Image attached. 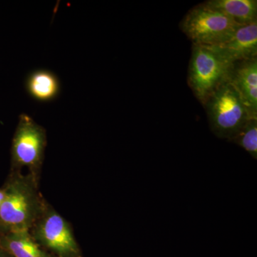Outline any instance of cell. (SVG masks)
Here are the masks:
<instances>
[{
    "label": "cell",
    "mask_w": 257,
    "mask_h": 257,
    "mask_svg": "<svg viewBox=\"0 0 257 257\" xmlns=\"http://www.w3.org/2000/svg\"><path fill=\"white\" fill-rule=\"evenodd\" d=\"M34 176L14 170L3 187L5 199L0 207V232L30 231L41 215L45 206Z\"/></svg>",
    "instance_id": "6da1fadb"
},
{
    "label": "cell",
    "mask_w": 257,
    "mask_h": 257,
    "mask_svg": "<svg viewBox=\"0 0 257 257\" xmlns=\"http://www.w3.org/2000/svg\"><path fill=\"white\" fill-rule=\"evenodd\" d=\"M233 66L210 47L193 45L188 84L202 105L218 88L230 80Z\"/></svg>",
    "instance_id": "7a4b0ae2"
},
{
    "label": "cell",
    "mask_w": 257,
    "mask_h": 257,
    "mask_svg": "<svg viewBox=\"0 0 257 257\" xmlns=\"http://www.w3.org/2000/svg\"><path fill=\"white\" fill-rule=\"evenodd\" d=\"M211 131L218 138L230 139L252 116L231 81L213 93L204 105Z\"/></svg>",
    "instance_id": "3957f363"
},
{
    "label": "cell",
    "mask_w": 257,
    "mask_h": 257,
    "mask_svg": "<svg viewBox=\"0 0 257 257\" xmlns=\"http://www.w3.org/2000/svg\"><path fill=\"white\" fill-rule=\"evenodd\" d=\"M239 27L204 3L189 10L180 24L181 30L193 45L205 47L216 46L226 41Z\"/></svg>",
    "instance_id": "277c9868"
},
{
    "label": "cell",
    "mask_w": 257,
    "mask_h": 257,
    "mask_svg": "<svg viewBox=\"0 0 257 257\" xmlns=\"http://www.w3.org/2000/svg\"><path fill=\"white\" fill-rule=\"evenodd\" d=\"M46 145L45 128L28 114H20L12 144L13 170L18 171L27 167L31 171V175H36L41 167Z\"/></svg>",
    "instance_id": "5b68a950"
},
{
    "label": "cell",
    "mask_w": 257,
    "mask_h": 257,
    "mask_svg": "<svg viewBox=\"0 0 257 257\" xmlns=\"http://www.w3.org/2000/svg\"><path fill=\"white\" fill-rule=\"evenodd\" d=\"M32 228V236L35 241L59 257H81L80 249L70 226L53 209L45 207Z\"/></svg>",
    "instance_id": "8992f818"
},
{
    "label": "cell",
    "mask_w": 257,
    "mask_h": 257,
    "mask_svg": "<svg viewBox=\"0 0 257 257\" xmlns=\"http://www.w3.org/2000/svg\"><path fill=\"white\" fill-rule=\"evenodd\" d=\"M209 47L232 64L257 59V22L239 27L226 41Z\"/></svg>",
    "instance_id": "52a82bcc"
},
{
    "label": "cell",
    "mask_w": 257,
    "mask_h": 257,
    "mask_svg": "<svg viewBox=\"0 0 257 257\" xmlns=\"http://www.w3.org/2000/svg\"><path fill=\"white\" fill-rule=\"evenodd\" d=\"M230 81L250 115L257 118V59L234 63Z\"/></svg>",
    "instance_id": "ba28073f"
},
{
    "label": "cell",
    "mask_w": 257,
    "mask_h": 257,
    "mask_svg": "<svg viewBox=\"0 0 257 257\" xmlns=\"http://www.w3.org/2000/svg\"><path fill=\"white\" fill-rule=\"evenodd\" d=\"M0 246L14 257H55L42 249L30 231L0 232Z\"/></svg>",
    "instance_id": "9c48e42d"
},
{
    "label": "cell",
    "mask_w": 257,
    "mask_h": 257,
    "mask_svg": "<svg viewBox=\"0 0 257 257\" xmlns=\"http://www.w3.org/2000/svg\"><path fill=\"white\" fill-rule=\"evenodd\" d=\"M25 87L29 95L40 102L55 100L60 94V79L54 72L47 69H37L29 74Z\"/></svg>",
    "instance_id": "30bf717a"
},
{
    "label": "cell",
    "mask_w": 257,
    "mask_h": 257,
    "mask_svg": "<svg viewBox=\"0 0 257 257\" xmlns=\"http://www.w3.org/2000/svg\"><path fill=\"white\" fill-rule=\"evenodd\" d=\"M204 3L221 12L239 26L257 22L256 0H209Z\"/></svg>",
    "instance_id": "8fae6325"
},
{
    "label": "cell",
    "mask_w": 257,
    "mask_h": 257,
    "mask_svg": "<svg viewBox=\"0 0 257 257\" xmlns=\"http://www.w3.org/2000/svg\"><path fill=\"white\" fill-rule=\"evenodd\" d=\"M237 144L253 158H257V118H251L229 140Z\"/></svg>",
    "instance_id": "7c38bea8"
},
{
    "label": "cell",
    "mask_w": 257,
    "mask_h": 257,
    "mask_svg": "<svg viewBox=\"0 0 257 257\" xmlns=\"http://www.w3.org/2000/svg\"><path fill=\"white\" fill-rule=\"evenodd\" d=\"M0 257H14L0 246Z\"/></svg>",
    "instance_id": "4fadbf2b"
},
{
    "label": "cell",
    "mask_w": 257,
    "mask_h": 257,
    "mask_svg": "<svg viewBox=\"0 0 257 257\" xmlns=\"http://www.w3.org/2000/svg\"><path fill=\"white\" fill-rule=\"evenodd\" d=\"M5 199V192L3 189H0V207H1L2 204H3V201Z\"/></svg>",
    "instance_id": "5bb4252c"
}]
</instances>
